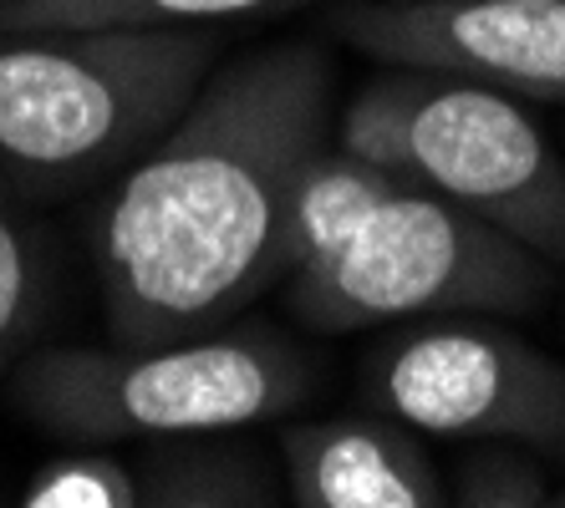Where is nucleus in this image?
<instances>
[{
    "label": "nucleus",
    "mask_w": 565,
    "mask_h": 508,
    "mask_svg": "<svg viewBox=\"0 0 565 508\" xmlns=\"http://www.w3.org/2000/svg\"><path fill=\"white\" fill-rule=\"evenodd\" d=\"M138 463L143 508H235V504H276V483L260 468L255 447L224 443V432L199 437H153Z\"/></svg>",
    "instance_id": "9d476101"
},
{
    "label": "nucleus",
    "mask_w": 565,
    "mask_h": 508,
    "mask_svg": "<svg viewBox=\"0 0 565 508\" xmlns=\"http://www.w3.org/2000/svg\"><path fill=\"white\" fill-rule=\"evenodd\" d=\"M551 290V260L500 224L403 183L352 245L316 274L290 280L311 331H372L428 315H514Z\"/></svg>",
    "instance_id": "39448f33"
},
{
    "label": "nucleus",
    "mask_w": 565,
    "mask_h": 508,
    "mask_svg": "<svg viewBox=\"0 0 565 508\" xmlns=\"http://www.w3.org/2000/svg\"><path fill=\"white\" fill-rule=\"evenodd\" d=\"M331 26L387 66L454 72L520 102H565V0H362Z\"/></svg>",
    "instance_id": "0eeeda50"
},
{
    "label": "nucleus",
    "mask_w": 565,
    "mask_h": 508,
    "mask_svg": "<svg viewBox=\"0 0 565 508\" xmlns=\"http://www.w3.org/2000/svg\"><path fill=\"white\" fill-rule=\"evenodd\" d=\"M555 504H565V488H561V498H555Z\"/></svg>",
    "instance_id": "2eb2a0df"
},
{
    "label": "nucleus",
    "mask_w": 565,
    "mask_h": 508,
    "mask_svg": "<svg viewBox=\"0 0 565 508\" xmlns=\"http://www.w3.org/2000/svg\"><path fill=\"white\" fill-rule=\"evenodd\" d=\"M6 6H11V0H0V11H6Z\"/></svg>",
    "instance_id": "dca6fc26"
},
{
    "label": "nucleus",
    "mask_w": 565,
    "mask_h": 508,
    "mask_svg": "<svg viewBox=\"0 0 565 508\" xmlns=\"http://www.w3.org/2000/svg\"><path fill=\"white\" fill-rule=\"evenodd\" d=\"M214 72L194 26L0 31V163L36 183H93L158 143Z\"/></svg>",
    "instance_id": "f03ea898"
},
{
    "label": "nucleus",
    "mask_w": 565,
    "mask_h": 508,
    "mask_svg": "<svg viewBox=\"0 0 565 508\" xmlns=\"http://www.w3.org/2000/svg\"><path fill=\"white\" fill-rule=\"evenodd\" d=\"M21 508H143L138 463L122 443H72L52 463H41L21 494Z\"/></svg>",
    "instance_id": "f8f14e48"
},
{
    "label": "nucleus",
    "mask_w": 565,
    "mask_h": 508,
    "mask_svg": "<svg viewBox=\"0 0 565 508\" xmlns=\"http://www.w3.org/2000/svg\"><path fill=\"white\" fill-rule=\"evenodd\" d=\"M535 447L504 443V437H479L463 447V457L454 463L448 478V504L469 508H540L551 504L545 473H540Z\"/></svg>",
    "instance_id": "4468645a"
},
{
    "label": "nucleus",
    "mask_w": 565,
    "mask_h": 508,
    "mask_svg": "<svg viewBox=\"0 0 565 508\" xmlns=\"http://www.w3.org/2000/svg\"><path fill=\"white\" fill-rule=\"evenodd\" d=\"M286 494L301 508H438L448 478L408 422L387 412L290 422L280 432Z\"/></svg>",
    "instance_id": "6e6552de"
},
{
    "label": "nucleus",
    "mask_w": 565,
    "mask_h": 508,
    "mask_svg": "<svg viewBox=\"0 0 565 508\" xmlns=\"http://www.w3.org/2000/svg\"><path fill=\"white\" fill-rule=\"evenodd\" d=\"M316 371L270 331H199L118 346H52L15 361V412L62 443H153L270 422Z\"/></svg>",
    "instance_id": "7ed1b4c3"
},
{
    "label": "nucleus",
    "mask_w": 565,
    "mask_h": 508,
    "mask_svg": "<svg viewBox=\"0 0 565 508\" xmlns=\"http://www.w3.org/2000/svg\"><path fill=\"white\" fill-rule=\"evenodd\" d=\"M337 138L393 179L500 224L551 264H565V158L520 97L454 72L397 66L347 102Z\"/></svg>",
    "instance_id": "20e7f679"
},
{
    "label": "nucleus",
    "mask_w": 565,
    "mask_h": 508,
    "mask_svg": "<svg viewBox=\"0 0 565 508\" xmlns=\"http://www.w3.org/2000/svg\"><path fill=\"white\" fill-rule=\"evenodd\" d=\"M41 305V239L26 209L0 188V377H11L36 326Z\"/></svg>",
    "instance_id": "ddd939ff"
},
{
    "label": "nucleus",
    "mask_w": 565,
    "mask_h": 508,
    "mask_svg": "<svg viewBox=\"0 0 565 508\" xmlns=\"http://www.w3.org/2000/svg\"><path fill=\"white\" fill-rule=\"evenodd\" d=\"M372 402L413 432L504 437L565 453V361L484 315H428L377 341L362 366Z\"/></svg>",
    "instance_id": "423d86ee"
},
{
    "label": "nucleus",
    "mask_w": 565,
    "mask_h": 508,
    "mask_svg": "<svg viewBox=\"0 0 565 508\" xmlns=\"http://www.w3.org/2000/svg\"><path fill=\"white\" fill-rule=\"evenodd\" d=\"M403 188V179L372 163L367 153L337 143V148H316L301 163L296 183H290L286 198V229H280V260L286 274L301 280V274L327 270L362 224L377 214V204Z\"/></svg>",
    "instance_id": "1a4fd4ad"
},
{
    "label": "nucleus",
    "mask_w": 565,
    "mask_h": 508,
    "mask_svg": "<svg viewBox=\"0 0 565 508\" xmlns=\"http://www.w3.org/2000/svg\"><path fill=\"white\" fill-rule=\"evenodd\" d=\"M327 128L331 62L306 41L210 72L93 219L113 341L199 336L250 305L286 270L290 183Z\"/></svg>",
    "instance_id": "f257e3e1"
},
{
    "label": "nucleus",
    "mask_w": 565,
    "mask_h": 508,
    "mask_svg": "<svg viewBox=\"0 0 565 508\" xmlns=\"http://www.w3.org/2000/svg\"><path fill=\"white\" fill-rule=\"evenodd\" d=\"M311 0H11L0 11V31L46 26H204L230 15L296 11Z\"/></svg>",
    "instance_id": "9b49d317"
}]
</instances>
